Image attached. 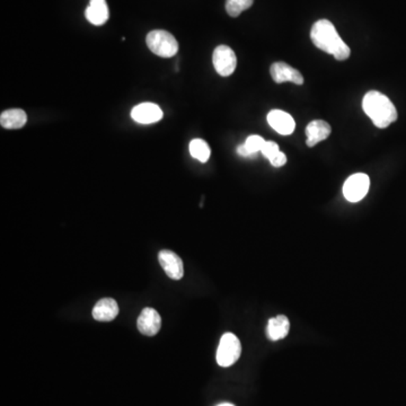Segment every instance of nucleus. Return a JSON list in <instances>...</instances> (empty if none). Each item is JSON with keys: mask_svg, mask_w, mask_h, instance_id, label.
<instances>
[{"mask_svg": "<svg viewBox=\"0 0 406 406\" xmlns=\"http://www.w3.org/2000/svg\"><path fill=\"white\" fill-rule=\"evenodd\" d=\"M261 152H262V155H263L265 158L271 160L273 157H276V156L279 154V146H278L274 141H267V143H264L263 148H262Z\"/></svg>", "mask_w": 406, "mask_h": 406, "instance_id": "20", "label": "nucleus"}, {"mask_svg": "<svg viewBox=\"0 0 406 406\" xmlns=\"http://www.w3.org/2000/svg\"><path fill=\"white\" fill-rule=\"evenodd\" d=\"M267 119L270 127L278 134H283V136H290L295 131V120L287 112L281 111V110H272L267 115Z\"/></svg>", "mask_w": 406, "mask_h": 406, "instance_id": "11", "label": "nucleus"}, {"mask_svg": "<svg viewBox=\"0 0 406 406\" xmlns=\"http://www.w3.org/2000/svg\"><path fill=\"white\" fill-rule=\"evenodd\" d=\"M332 129H331L330 124L323 120L311 121V123L308 124L306 128V136H307L308 147H314L318 143L324 141L330 136Z\"/></svg>", "mask_w": 406, "mask_h": 406, "instance_id": "12", "label": "nucleus"}, {"mask_svg": "<svg viewBox=\"0 0 406 406\" xmlns=\"http://www.w3.org/2000/svg\"><path fill=\"white\" fill-rule=\"evenodd\" d=\"M289 331H290V322L286 316L279 315V316L269 320L267 333V337L271 341H279V339H285L288 335Z\"/></svg>", "mask_w": 406, "mask_h": 406, "instance_id": "15", "label": "nucleus"}, {"mask_svg": "<svg viewBox=\"0 0 406 406\" xmlns=\"http://www.w3.org/2000/svg\"><path fill=\"white\" fill-rule=\"evenodd\" d=\"M241 355V341L235 334L225 333L220 339L219 346L217 350V363L220 367L227 368L234 365Z\"/></svg>", "mask_w": 406, "mask_h": 406, "instance_id": "4", "label": "nucleus"}, {"mask_svg": "<svg viewBox=\"0 0 406 406\" xmlns=\"http://www.w3.org/2000/svg\"><path fill=\"white\" fill-rule=\"evenodd\" d=\"M270 163L274 167H283V165H286L287 156L283 152H280L276 157L271 159Z\"/></svg>", "mask_w": 406, "mask_h": 406, "instance_id": "21", "label": "nucleus"}, {"mask_svg": "<svg viewBox=\"0 0 406 406\" xmlns=\"http://www.w3.org/2000/svg\"><path fill=\"white\" fill-rule=\"evenodd\" d=\"M119 314L118 302L115 299L103 298L93 308V318L96 321L110 322L113 321Z\"/></svg>", "mask_w": 406, "mask_h": 406, "instance_id": "13", "label": "nucleus"}, {"mask_svg": "<svg viewBox=\"0 0 406 406\" xmlns=\"http://www.w3.org/2000/svg\"><path fill=\"white\" fill-rule=\"evenodd\" d=\"M311 38L316 48L332 54L337 60L344 61L349 59L351 54L349 45L343 41L335 26L330 21L321 19L315 23L311 27Z\"/></svg>", "mask_w": 406, "mask_h": 406, "instance_id": "1", "label": "nucleus"}, {"mask_svg": "<svg viewBox=\"0 0 406 406\" xmlns=\"http://www.w3.org/2000/svg\"><path fill=\"white\" fill-rule=\"evenodd\" d=\"M86 19L93 25H103L108 19V7L105 0H91L86 8Z\"/></svg>", "mask_w": 406, "mask_h": 406, "instance_id": "14", "label": "nucleus"}, {"mask_svg": "<svg viewBox=\"0 0 406 406\" xmlns=\"http://www.w3.org/2000/svg\"><path fill=\"white\" fill-rule=\"evenodd\" d=\"M159 263L165 271L166 274L173 280H181L184 276L183 261L174 252L164 250L158 255Z\"/></svg>", "mask_w": 406, "mask_h": 406, "instance_id": "8", "label": "nucleus"}, {"mask_svg": "<svg viewBox=\"0 0 406 406\" xmlns=\"http://www.w3.org/2000/svg\"><path fill=\"white\" fill-rule=\"evenodd\" d=\"M131 118L134 119L136 123H156V122L162 120L163 111L158 105L154 104V103H141L132 108Z\"/></svg>", "mask_w": 406, "mask_h": 406, "instance_id": "10", "label": "nucleus"}, {"mask_svg": "<svg viewBox=\"0 0 406 406\" xmlns=\"http://www.w3.org/2000/svg\"><path fill=\"white\" fill-rule=\"evenodd\" d=\"M147 47L152 53L162 58L174 57L178 53V43L176 38L163 29H156L148 33L146 38Z\"/></svg>", "mask_w": 406, "mask_h": 406, "instance_id": "3", "label": "nucleus"}, {"mask_svg": "<svg viewBox=\"0 0 406 406\" xmlns=\"http://www.w3.org/2000/svg\"><path fill=\"white\" fill-rule=\"evenodd\" d=\"M218 406H235L234 405V404H230V403H222V404H219V405Z\"/></svg>", "mask_w": 406, "mask_h": 406, "instance_id": "23", "label": "nucleus"}, {"mask_svg": "<svg viewBox=\"0 0 406 406\" xmlns=\"http://www.w3.org/2000/svg\"><path fill=\"white\" fill-rule=\"evenodd\" d=\"M136 326H138L140 333L147 335V337H154L158 333L160 327H162L160 315L154 308H145L138 318Z\"/></svg>", "mask_w": 406, "mask_h": 406, "instance_id": "7", "label": "nucleus"}, {"mask_svg": "<svg viewBox=\"0 0 406 406\" xmlns=\"http://www.w3.org/2000/svg\"><path fill=\"white\" fill-rule=\"evenodd\" d=\"M213 67L220 76L228 77L234 73L237 66V58L232 48L227 45H219L213 51Z\"/></svg>", "mask_w": 406, "mask_h": 406, "instance_id": "6", "label": "nucleus"}, {"mask_svg": "<svg viewBox=\"0 0 406 406\" xmlns=\"http://www.w3.org/2000/svg\"><path fill=\"white\" fill-rule=\"evenodd\" d=\"M237 154L238 155L241 156V157H244V158H254V157L257 155L255 152L248 150L245 143L239 145V146L237 147Z\"/></svg>", "mask_w": 406, "mask_h": 406, "instance_id": "22", "label": "nucleus"}, {"mask_svg": "<svg viewBox=\"0 0 406 406\" xmlns=\"http://www.w3.org/2000/svg\"><path fill=\"white\" fill-rule=\"evenodd\" d=\"M26 121V113L21 108L7 110L0 115V124L5 129H21L25 126Z\"/></svg>", "mask_w": 406, "mask_h": 406, "instance_id": "16", "label": "nucleus"}, {"mask_svg": "<svg viewBox=\"0 0 406 406\" xmlns=\"http://www.w3.org/2000/svg\"><path fill=\"white\" fill-rule=\"evenodd\" d=\"M190 154L193 158L198 159L199 162L206 163L209 160L211 150L208 143L202 139H193L190 143Z\"/></svg>", "mask_w": 406, "mask_h": 406, "instance_id": "17", "label": "nucleus"}, {"mask_svg": "<svg viewBox=\"0 0 406 406\" xmlns=\"http://www.w3.org/2000/svg\"><path fill=\"white\" fill-rule=\"evenodd\" d=\"M369 187L368 175L363 173L351 175L343 185V195L349 202H359L368 194Z\"/></svg>", "mask_w": 406, "mask_h": 406, "instance_id": "5", "label": "nucleus"}, {"mask_svg": "<svg viewBox=\"0 0 406 406\" xmlns=\"http://www.w3.org/2000/svg\"><path fill=\"white\" fill-rule=\"evenodd\" d=\"M267 143V141H265L262 136L254 134V136H248L244 143L251 152H255V154H259V152H261V150H262V148H263L264 143Z\"/></svg>", "mask_w": 406, "mask_h": 406, "instance_id": "19", "label": "nucleus"}, {"mask_svg": "<svg viewBox=\"0 0 406 406\" xmlns=\"http://www.w3.org/2000/svg\"><path fill=\"white\" fill-rule=\"evenodd\" d=\"M362 108L366 115L372 119V123L379 129H386L397 120L395 105L387 96L377 91H370L366 94Z\"/></svg>", "mask_w": 406, "mask_h": 406, "instance_id": "2", "label": "nucleus"}, {"mask_svg": "<svg viewBox=\"0 0 406 406\" xmlns=\"http://www.w3.org/2000/svg\"><path fill=\"white\" fill-rule=\"evenodd\" d=\"M254 0H226V10L229 16L237 17L244 10L251 8Z\"/></svg>", "mask_w": 406, "mask_h": 406, "instance_id": "18", "label": "nucleus"}, {"mask_svg": "<svg viewBox=\"0 0 406 406\" xmlns=\"http://www.w3.org/2000/svg\"><path fill=\"white\" fill-rule=\"evenodd\" d=\"M271 77L274 80V83L281 84L290 83L296 85H302L304 84V77L298 70L289 66L286 62H274L270 68Z\"/></svg>", "mask_w": 406, "mask_h": 406, "instance_id": "9", "label": "nucleus"}]
</instances>
